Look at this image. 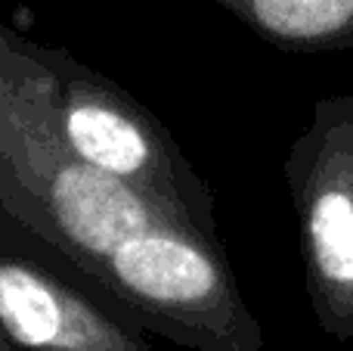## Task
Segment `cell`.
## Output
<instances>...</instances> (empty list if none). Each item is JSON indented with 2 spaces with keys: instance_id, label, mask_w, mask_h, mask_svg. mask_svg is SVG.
<instances>
[{
  "instance_id": "obj_2",
  "label": "cell",
  "mask_w": 353,
  "mask_h": 351,
  "mask_svg": "<svg viewBox=\"0 0 353 351\" xmlns=\"http://www.w3.org/2000/svg\"><path fill=\"white\" fill-rule=\"evenodd\" d=\"M56 118L65 146L81 162L134 187L174 224L220 243L211 190L137 99L62 56Z\"/></svg>"
},
{
  "instance_id": "obj_1",
  "label": "cell",
  "mask_w": 353,
  "mask_h": 351,
  "mask_svg": "<svg viewBox=\"0 0 353 351\" xmlns=\"http://www.w3.org/2000/svg\"><path fill=\"white\" fill-rule=\"evenodd\" d=\"M97 290L134 327L195 351H263L220 243L171 221L137 234L105 258Z\"/></svg>"
},
{
  "instance_id": "obj_4",
  "label": "cell",
  "mask_w": 353,
  "mask_h": 351,
  "mask_svg": "<svg viewBox=\"0 0 353 351\" xmlns=\"http://www.w3.org/2000/svg\"><path fill=\"white\" fill-rule=\"evenodd\" d=\"M304 224L313 277L332 290H353V196L329 180H319L307 196Z\"/></svg>"
},
{
  "instance_id": "obj_5",
  "label": "cell",
  "mask_w": 353,
  "mask_h": 351,
  "mask_svg": "<svg viewBox=\"0 0 353 351\" xmlns=\"http://www.w3.org/2000/svg\"><path fill=\"white\" fill-rule=\"evenodd\" d=\"M285 44H319L353 28V0H217Z\"/></svg>"
},
{
  "instance_id": "obj_3",
  "label": "cell",
  "mask_w": 353,
  "mask_h": 351,
  "mask_svg": "<svg viewBox=\"0 0 353 351\" xmlns=\"http://www.w3.org/2000/svg\"><path fill=\"white\" fill-rule=\"evenodd\" d=\"M0 336L19 351H152L53 243L0 215Z\"/></svg>"
},
{
  "instance_id": "obj_6",
  "label": "cell",
  "mask_w": 353,
  "mask_h": 351,
  "mask_svg": "<svg viewBox=\"0 0 353 351\" xmlns=\"http://www.w3.org/2000/svg\"><path fill=\"white\" fill-rule=\"evenodd\" d=\"M0 351H19V348H16V345H10V342H6L3 336H0Z\"/></svg>"
}]
</instances>
